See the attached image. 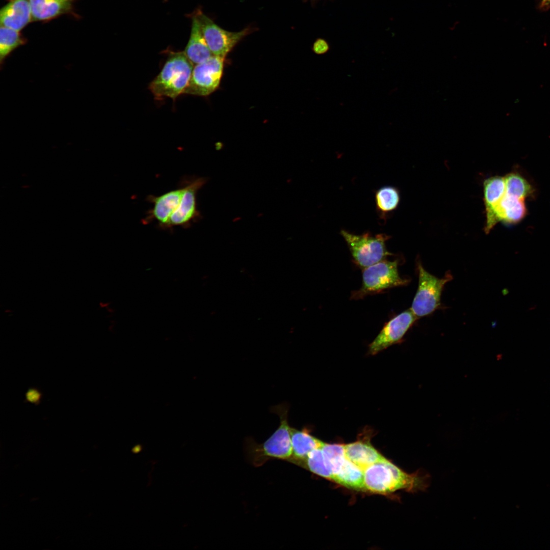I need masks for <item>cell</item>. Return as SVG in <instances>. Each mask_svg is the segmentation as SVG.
I'll use <instances>...</instances> for the list:
<instances>
[{"instance_id":"cell-1","label":"cell","mask_w":550,"mask_h":550,"mask_svg":"<svg viewBox=\"0 0 550 550\" xmlns=\"http://www.w3.org/2000/svg\"><path fill=\"white\" fill-rule=\"evenodd\" d=\"M365 489L378 493H389L399 490L416 493L425 491L430 476L420 470L408 474L386 459L375 463L364 471Z\"/></svg>"},{"instance_id":"cell-4","label":"cell","mask_w":550,"mask_h":550,"mask_svg":"<svg viewBox=\"0 0 550 550\" xmlns=\"http://www.w3.org/2000/svg\"><path fill=\"white\" fill-rule=\"evenodd\" d=\"M340 234L347 244L355 263L363 269L392 255L386 245L390 237L385 234L372 235L367 232L356 235L345 230H342Z\"/></svg>"},{"instance_id":"cell-27","label":"cell","mask_w":550,"mask_h":550,"mask_svg":"<svg viewBox=\"0 0 550 550\" xmlns=\"http://www.w3.org/2000/svg\"><path fill=\"white\" fill-rule=\"evenodd\" d=\"M539 8L542 11H546L550 8V0H541Z\"/></svg>"},{"instance_id":"cell-5","label":"cell","mask_w":550,"mask_h":550,"mask_svg":"<svg viewBox=\"0 0 550 550\" xmlns=\"http://www.w3.org/2000/svg\"><path fill=\"white\" fill-rule=\"evenodd\" d=\"M398 265L396 260H384L364 268L362 287L352 293L351 298L360 299L369 294L407 285L409 281L399 276Z\"/></svg>"},{"instance_id":"cell-25","label":"cell","mask_w":550,"mask_h":550,"mask_svg":"<svg viewBox=\"0 0 550 550\" xmlns=\"http://www.w3.org/2000/svg\"><path fill=\"white\" fill-rule=\"evenodd\" d=\"M42 397V393L37 388H30L25 393L26 402L38 405L40 403Z\"/></svg>"},{"instance_id":"cell-24","label":"cell","mask_w":550,"mask_h":550,"mask_svg":"<svg viewBox=\"0 0 550 550\" xmlns=\"http://www.w3.org/2000/svg\"><path fill=\"white\" fill-rule=\"evenodd\" d=\"M327 464L333 476L338 471L346 458L344 445L324 443L321 447Z\"/></svg>"},{"instance_id":"cell-7","label":"cell","mask_w":550,"mask_h":550,"mask_svg":"<svg viewBox=\"0 0 550 550\" xmlns=\"http://www.w3.org/2000/svg\"><path fill=\"white\" fill-rule=\"evenodd\" d=\"M224 59L213 56L206 61L194 65L184 94L206 96L215 91L221 82Z\"/></svg>"},{"instance_id":"cell-19","label":"cell","mask_w":550,"mask_h":550,"mask_svg":"<svg viewBox=\"0 0 550 550\" xmlns=\"http://www.w3.org/2000/svg\"><path fill=\"white\" fill-rule=\"evenodd\" d=\"M506 193L505 177L494 176L484 182V197L486 216L490 215Z\"/></svg>"},{"instance_id":"cell-10","label":"cell","mask_w":550,"mask_h":550,"mask_svg":"<svg viewBox=\"0 0 550 550\" xmlns=\"http://www.w3.org/2000/svg\"><path fill=\"white\" fill-rule=\"evenodd\" d=\"M417 318L410 309L393 317L369 345V353L375 354L400 341Z\"/></svg>"},{"instance_id":"cell-6","label":"cell","mask_w":550,"mask_h":550,"mask_svg":"<svg viewBox=\"0 0 550 550\" xmlns=\"http://www.w3.org/2000/svg\"><path fill=\"white\" fill-rule=\"evenodd\" d=\"M417 266L418 287L410 309L420 318L431 314L440 306L442 290L445 285L452 279V276L447 273L439 279L427 271L420 262Z\"/></svg>"},{"instance_id":"cell-15","label":"cell","mask_w":550,"mask_h":550,"mask_svg":"<svg viewBox=\"0 0 550 550\" xmlns=\"http://www.w3.org/2000/svg\"><path fill=\"white\" fill-rule=\"evenodd\" d=\"M183 52L194 65L204 62L213 56L204 37L196 16L193 18L190 37Z\"/></svg>"},{"instance_id":"cell-3","label":"cell","mask_w":550,"mask_h":550,"mask_svg":"<svg viewBox=\"0 0 550 550\" xmlns=\"http://www.w3.org/2000/svg\"><path fill=\"white\" fill-rule=\"evenodd\" d=\"M289 404L282 403L271 408L280 418V425L272 434L263 443L259 444L252 439L247 440V446L253 461L261 465L270 458L289 461L292 455L290 428L288 422Z\"/></svg>"},{"instance_id":"cell-21","label":"cell","mask_w":550,"mask_h":550,"mask_svg":"<svg viewBox=\"0 0 550 550\" xmlns=\"http://www.w3.org/2000/svg\"><path fill=\"white\" fill-rule=\"evenodd\" d=\"M25 43V40L18 31L1 26L0 63L1 66L6 58L15 49Z\"/></svg>"},{"instance_id":"cell-11","label":"cell","mask_w":550,"mask_h":550,"mask_svg":"<svg viewBox=\"0 0 550 550\" xmlns=\"http://www.w3.org/2000/svg\"><path fill=\"white\" fill-rule=\"evenodd\" d=\"M183 186L169 191L159 196L149 195L147 201L153 204V207L147 212L143 223H148L153 220L158 222L160 228L165 229L172 214L178 207L184 192Z\"/></svg>"},{"instance_id":"cell-13","label":"cell","mask_w":550,"mask_h":550,"mask_svg":"<svg viewBox=\"0 0 550 550\" xmlns=\"http://www.w3.org/2000/svg\"><path fill=\"white\" fill-rule=\"evenodd\" d=\"M0 12L1 26L18 32L32 20L29 0H10Z\"/></svg>"},{"instance_id":"cell-18","label":"cell","mask_w":550,"mask_h":550,"mask_svg":"<svg viewBox=\"0 0 550 550\" xmlns=\"http://www.w3.org/2000/svg\"><path fill=\"white\" fill-rule=\"evenodd\" d=\"M332 480L349 488L365 489L364 471L347 458L333 475Z\"/></svg>"},{"instance_id":"cell-14","label":"cell","mask_w":550,"mask_h":550,"mask_svg":"<svg viewBox=\"0 0 550 550\" xmlns=\"http://www.w3.org/2000/svg\"><path fill=\"white\" fill-rule=\"evenodd\" d=\"M290 433L292 455L289 461L296 464H302L311 451L321 448L324 444L306 429L299 430L291 427Z\"/></svg>"},{"instance_id":"cell-12","label":"cell","mask_w":550,"mask_h":550,"mask_svg":"<svg viewBox=\"0 0 550 550\" xmlns=\"http://www.w3.org/2000/svg\"><path fill=\"white\" fill-rule=\"evenodd\" d=\"M524 200L505 193L492 213L486 216L485 232H489L500 221L509 224L520 221L527 212Z\"/></svg>"},{"instance_id":"cell-9","label":"cell","mask_w":550,"mask_h":550,"mask_svg":"<svg viewBox=\"0 0 550 550\" xmlns=\"http://www.w3.org/2000/svg\"><path fill=\"white\" fill-rule=\"evenodd\" d=\"M206 181V178L199 177L184 184L185 190L182 199L171 215L165 229L175 226L187 228L192 222L200 217V213L197 206V194Z\"/></svg>"},{"instance_id":"cell-26","label":"cell","mask_w":550,"mask_h":550,"mask_svg":"<svg viewBox=\"0 0 550 550\" xmlns=\"http://www.w3.org/2000/svg\"><path fill=\"white\" fill-rule=\"evenodd\" d=\"M329 49L328 43L323 39H317L313 46V51L317 54H323Z\"/></svg>"},{"instance_id":"cell-8","label":"cell","mask_w":550,"mask_h":550,"mask_svg":"<svg viewBox=\"0 0 550 550\" xmlns=\"http://www.w3.org/2000/svg\"><path fill=\"white\" fill-rule=\"evenodd\" d=\"M207 44L213 56L225 58L235 45L248 33V29L237 32L225 30L201 12L196 15Z\"/></svg>"},{"instance_id":"cell-20","label":"cell","mask_w":550,"mask_h":550,"mask_svg":"<svg viewBox=\"0 0 550 550\" xmlns=\"http://www.w3.org/2000/svg\"><path fill=\"white\" fill-rule=\"evenodd\" d=\"M376 209L382 217L394 211L398 206L400 195L395 187L385 186L379 188L375 193Z\"/></svg>"},{"instance_id":"cell-23","label":"cell","mask_w":550,"mask_h":550,"mask_svg":"<svg viewBox=\"0 0 550 550\" xmlns=\"http://www.w3.org/2000/svg\"><path fill=\"white\" fill-rule=\"evenodd\" d=\"M311 472L332 480V473L326 462L321 448L313 450L302 463Z\"/></svg>"},{"instance_id":"cell-16","label":"cell","mask_w":550,"mask_h":550,"mask_svg":"<svg viewBox=\"0 0 550 550\" xmlns=\"http://www.w3.org/2000/svg\"><path fill=\"white\" fill-rule=\"evenodd\" d=\"M344 449L346 458L363 471L386 459L370 443L364 441L344 445Z\"/></svg>"},{"instance_id":"cell-17","label":"cell","mask_w":550,"mask_h":550,"mask_svg":"<svg viewBox=\"0 0 550 550\" xmlns=\"http://www.w3.org/2000/svg\"><path fill=\"white\" fill-rule=\"evenodd\" d=\"M32 20H49L68 13L72 8L73 0H29Z\"/></svg>"},{"instance_id":"cell-22","label":"cell","mask_w":550,"mask_h":550,"mask_svg":"<svg viewBox=\"0 0 550 550\" xmlns=\"http://www.w3.org/2000/svg\"><path fill=\"white\" fill-rule=\"evenodd\" d=\"M505 179L506 194L524 200L532 194L531 185L518 173H510L505 177Z\"/></svg>"},{"instance_id":"cell-2","label":"cell","mask_w":550,"mask_h":550,"mask_svg":"<svg viewBox=\"0 0 550 550\" xmlns=\"http://www.w3.org/2000/svg\"><path fill=\"white\" fill-rule=\"evenodd\" d=\"M194 65L184 52H171L162 69L149 85L157 100L169 97L174 101L184 92L189 82Z\"/></svg>"}]
</instances>
